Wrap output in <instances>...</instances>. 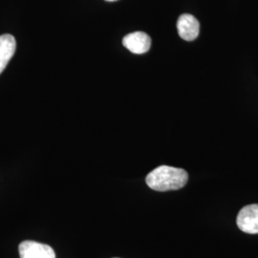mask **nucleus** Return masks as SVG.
Segmentation results:
<instances>
[{"label":"nucleus","mask_w":258,"mask_h":258,"mask_svg":"<svg viewBox=\"0 0 258 258\" xmlns=\"http://www.w3.org/2000/svg\"><path fill=\"white\" fill-rule=\"evenodd\" d=\"M187 172L172 166H158L146 178L148 186L156 191L178 190L187 183Z\"/></svg>","instance_id":"nucleus-1"},{"label":"nucleus","mask_w":258,"mask_h":258,"mask_svg":"<svg viewBox=\"0 0 258 258\" xmlns=\"http://www.w3.org/2000/svg\"><path fill=\"white\" fill-rule=\"evenodd\" d=\"M236 223L241 231L249 234H257L258 204L244 207L238 212Z\"/></svg>","instance_id":"nucleus-2"},{"label":"nucleus","mask_w":258,"mask_h":258,"mask_svg":"<svg viewBox=\"0 0 258 258\" xmlns=\"http://www.w3.org/2000/svg\"><path fill=\"white\" fill-rule=\"evenodd\" d=\"M19 251L20 258H55L53 248L36 241L27 240L21 242Z\"/></svg>","instance_id":"nucleus-3"},{"label":"nucleus","mask_w":258,"mask_h":258,"mask_svg":"<svg viewBox=\"0 0 258 258\" xmlns=\"http://www.w3.org/2000/svg\"><path fill=\"white\" fill-rule=\"evenodd\" d=\"M122 44L133 54H145L151 46V38L144 32H134L126 35L122 39Z\"/></svg>","instance_id":"nucleus-4"},{"label":"nucleus","mask_w":258,"mask_h":258,"mask_svg":"<svg viewBox=\"0 0 258 258\" xmlns=\"http://www.w3.org/2000/svg\"><path fill=\"white\" fill-rule=\"evenodd\" d=\"M177 29L181 38L185 41H192L199 36L200 24L192 15L184 14L178 19Z\"/></svg>","instance_id":"nucleus-5"},{"label":"nucleus","mask_w":258,"mask_h":258,"mask_svg":"<svg viewBox=\"0 0 258 258\" xmlns=\"http://www.w3.org/2000/svg\"><path fill=\"white\" fill-rule=\"evenodd\" d=\"M17 41L14 36L4 34L0 36V74L4 71L16 53Z\"/></svg>","instance_id":"nucleus-6"},{"label":"nucleus","mask_w":258,"mask_h":258,"mask_svg":"<svg viewBox=\"0 0 258 258\" xmlns=\"http://www.w3.org/2000/svg\"><path fill=\"white\" fill-rule=\"evenodd\" d=\"M105 1H108V2H113V1H117V0H105Z\"/></svg>","instance_id":"nucleus-7"}]
</instances>
